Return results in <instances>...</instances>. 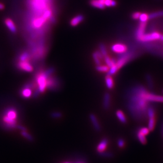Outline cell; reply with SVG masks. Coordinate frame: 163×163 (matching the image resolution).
<instances>
[{"mask_svg":"<svg viewBox=\"0 0 163 163\" xmlns=\"http://www.w3.org/2000/svg\"><path fill=\"white\" fill-rule=\"evenodd\" d=\"M146 88L141 85H137L129 90L127 95V107L129 112L134 119L142 121L147 117L149 101L144 97Z\"/></svg>","mask_w":163,"mask_h":163,"instance_id":"cell-1","label":"cell"},{"mask_svg":"<svg viewBox=\"0 0 163 163\" xmlns=\"http://www.w3.org/2000/svg\"><path fill=\"white\" fill-rule=\"evenodd\" d=\"M53 70L49 69L38 73L35 77V81L32 87L35 90V93H42L47 89H54L58 86V83L54 78L50 77Z\"/></svg>","mask_w":163,"mask_h":163,"instance_id":"cell-2","label":"cell"},{"mask_svg":"<svg viewBox=\"0 0 163 163\" xmlns=\"http://www.w3.org/2000/svg\"><path fill=\"white\" fill-rule=\"evenodd\" d=\"M135 54L134 51H127L126 53L121 54V56L117 60L114 66L110 68L109 70L107 72V75H112L117 72L119 69L130 61L134 58Z\"/></svg>","mask_w":163,"mask_h":163,"instance_id":"cell-3","label":"cell"},{"mask_svg":"<svg viewBox=\"0 0 163 163\" xmlns=\"http://www.w3.org/2000/svg\"><path fill=\"white\" fill-rule=\"evenodd\" d=\"M17 110L11 108L5 111L2 117L4 125L8 128L13 129L17 127Z\"/></svg>","mask_w":163,"mask_h":163,"instance_id":"cell-4","label":"cell"},{"mask_svg":"<svg viewBox=\"0 0 163 163\" xmlns=\"http://www.w3.org/2000/svg\"><path fill=\"white\" fill-rule=\"evenodd\" d=\"M162 34L158 31H153L148 33H145L138 40V41L142 43H147L150 42L160 40Z\"/></svg>","mask_w":163,"mask_h":163,"instance_id":"cell-5","label":"cell"},{"mask_svg":"<svg viewBox=\"0 0 163 163\" xmlns=\"http://www.w3.org/2000/svg\"><path fill=\"white\" fill-rule=\"evenodd\" d=\"M112 50L116 54H122L128 51V48L126 45L122 43H114L112 46Z\"/></svg>","mask_w":163,"mask_h":163,"instance_id":"cell-6","label":"cell"},{"mask_svg":"<svg viewBox=\"0 0 163 163\" xmlns=\"http://www.w3.org/2000/svg\"><path fill=\"white\" fill-rule=\"evenodd\" d=\"M144 97L149 102H163V97L149 93L146 90L144 93Z\"/></svg>","mask_w":163,"mask_h":163,"instance_id":"cell-7","label":"cell"},{"mask_svg":"<svg viewBox=\"0 0 163 163\" xmlns=\"http://www.w3.org/2000/svg\"><path fill=\"white\" fill-rule=\"evenodd\" d=\"M146 27L147 22H140L135 33V37L137 40H138L139 38H141L143 35L145 33Z\"/></svg>","mask_w":163,"mask_h":163,"instance_id":"cell-8","label":"cell"},{"mask_svg":"<svg viewBox=\"0 0 163 163\" xmlns=\"http://www.w3.org/2000/svg\"><path fill=\"white\" fill-rule=\"evenodd\" d=\"M17 67L20 70L27 72H31L33 70V67L28 61H20L17 63Z\"/></svg>","mask_w":163,"mask_h":163,"instance_id":"cell-9","label":"cell"},{"mask_svg":"<svg viewBox=\"0 0 163 163\" xmlns=\"http://www.w3.org/2000/svg\"><path fill=\"white\" fill-rule=\"evenodd\" d=\"M33 95V88L30 85H25L21 91V96L25 98L31 97Z\"/></svg>","mask_w":163,"mask_h":163,"instance_id":"cell-10","label":"cell"},{"mask_svg":"<svg viewBox=\"0 0 163 163\" xmlns=\"http://www.w3.org/2000/svg\"><path fill=\"white\" fill-rule=\"evenodd\" d=\"M93 58L96 66L101 64V61L104 59V57L102 54L100 53L99 50H96L93 52Z\"/></svg>","mask_w":163,"mask_h":163,"instance_id":"cell-11","label":"cell"},{"mask_svg":"<svg viewBox=\"0 0 163 163\" xmlns=\"http://www.w3.org/2000/svg\"><path fill=\"white\" fill-rule=\"evenodd\" d=\"M83 20H84V16L83 15H77L71 20L70 23L72 27H76L79 25L81 22H83Z\"/></svg>","mask_w":163,"mask_h":163,"instance_id":"cell-12","label":"cell"},{"mask_svg":"<svg viewBox=\"0 0 163 163\" xmlns=\"http://www.w3.org/2000/svg\"><path fill=\"white\" fill-rule=\"evenodd\" d=\"M108 144V140L107 138H104L98 145L97 151L98 153H102L105 151Z\"/></svg>","mask_w":163,"mask_h":163,"instance_id":"cell-13","label":"cell"},{"mask_svg":"<svg viewBox=\"0 0 163 163\" xmlns=\"http://www.w3.org/2000/svg\"><path fill=\"white\" fill-rule=\"evenodd\" d=\"M90 120L92 122L93 125V126L95 128V129L97 131H100L101 130V127H100V124L98 122L97 117H96L95 114H91L89 116Z\"/></svg>","mask_w":163,"mask_h":163,"instance_id":"cell-14","label":"cell"},{"mask_svg":"<svg viewBox=\"0 0 163 163\" xmlns=\"http://www.w3.org/2000/svg\"><path fill=\"white\" fill-rule=\"evenodd\" d=\"M110 105V96L109 93H106L104 96L103 107L104 109L108 110L109 108Z\"/></svg>","mask_w":163,"mask_h":163,"instance_id":"cell-15","label":"cell"},{"mask_svg":"<svg viewBox=\"0 0 163 163\" xmlns=\"http://www.w3.org/2000/svg\"><path fill=\"white\" fill-rule=\"evenodd\" d=\"M5 24L10 31L12 32L13 33H15V32L17 31V28H16L14 22H13L12 20L10 19L9 18H7V19H5Z\"/></svg>","mask_w":163,"mask_h":163,"instance_id":"cell-16","label":"cell"},{"mask_svg":"<svg viewBox=\"0 0 163 163\" xmlns=\"http://www.w3.org/2000/svg\"><path fill=\"white\" fill-rule=\"evenodd\" d=\"M90 5H91L93 7L99 9H105V6L102 4L100 2L99 0H90Z\"/></svg>","mask_w":163,"mask_h":163,"instance_id":"cell-17","label":"cell"},{"mask_svg":"<svg viewBox=\"0 0 163 163\" xmlns=\"http://www.w3.org/2000/svg\"><path fill=\"white\" fill-rule=\"evenodd\" d=\"M105 82H106V85L107 88L109 89H112L113 88L114 83L113 78L112 77V75H107L105 77Z\"/></svg>","mask_w":163,"mask_h":163,"instance_id":"cell-18","label":"cell"},{"mask_svg":"<svg viewBox=\"0 0 163 163\" xmlns=\"http://www.w3.org/2000/svg\"><path fill=\"white\" fill-rule=\"evenodd\" d=\"M104 59V61H105L106 65L108 67H109V68L114 66L116 62V60H115L114 58H112L109 55H107L106 56H105Z\"/></svg>","mask_w":163,"mask_h":163,"instance_id":"cell-19","label":"cell"},{"mask_svg":"<svg viewBox=\"0 0 163 163\" xmlns=\"http://www.w3.org/2000/svg\"><path fill=\"white\" fill-rule=\"evenodd\" d=\"M163 17V10H159L149 14V19L152 20L157 19L158 17Z\"/></svg>","mask_w":163,"mask_h":163,"instance_id":"cell-20","label":"cell"},{"mask_svg":"<svg viewBox=\"0 0 163 163\" xmlns=\"http://www.w3.org/2000/svg\"><path fill=\"white\" fill-rule=\"evenodd\" d=\"M116 116L118 117L120 122H122L123 124H126L127 122L126 118L124 114L121 110H117L116 112Z\"/></svg>","mask_w":163,"mask_h":163,"instance_id":"cell-21","label":"cell"},{"mask_svg":"<svg viewBox=\"0 0 163 163\" xmlns=\"http://www.w3.org/2000/svg\"><path fill=\"white\" fill-rule=\"evenodd\" d=\"M96 70L101 72H108V71L109 70V67H108L107 65H98L96 66Z\"/></svg>","mask_w":163,"mask_h":163,"instance_id":"cell-22","label":"cell"},{"mask_svg":"<svg viewBox=\"0 0 163 163\" xmlns=\"http://www.w3.org/2000/svg\"><path fill=\"white\" fill-rule=\"evenodd\" d=\"M149 127H148V128L150 131H153L154 129V128H155V122H156L155 117L149 118Z\"/></svg>","mask_w":163,"mask_h":163,"instance_id":"cell-23","label":"cell"},{"mask_svg":"<svg viewBox=\"0 0 163 163\" xmlns=\"http://www.w3.org/2000/svg\"><path fill=\"white\" fill-rule=\"evenodd\" d=\"M137 138L138 139L139 141L141 143V144H146L147 140H146V137L144 135L141 134V133H140L138 131H137Z\"/></svg>","mask_w":163,"mask_h":163,"instance_id":"cell-24","label":"cell"},{"mask_svg":"<svg viewBox=\"0 0 163 163\" xmlns=\"http://www.w3.org/2000/svg\"><path fill=\"white\" fill-rule=\"evenodd\" d=\"M99 51L100 52V53L102 54V56L104 57V58L105 56H106L107 55H108V51H107V48L105 46V44L104 43H100L99 45Z\"/></svg>","mask_w":163,"mask_h":163,"instance_id":"cell-25","label":"cell"},{"mask_svg":"<svg viewBox=\"0 0 163 163\" xmlns=\"http://www.w3.org/2000/svg\"><path fill=\"white\" fill-rule=\"evenodd\" d=\"M105 5L106 7H114L117 5V2L115 0H105Z\"/></svg>","mask_w":163,"mask_h":163,"instance_id":"cell-26","label":"cell"},{"mask_svg":"<svg viewBox=\"0 0 163 163\" xmlns=\"http://www.w3.org/2000/svg\"><path fill=\"white\" fill-rule=\"evenodd\" d=\"M146 79L147 85H148V87L151 89H153L154 87V83L151 76L150 75H147Z\"/></svg>","mask_w":163,"mask_h":163,"instance_id":"cell-27","label":"cell"},{"mask_svg":"<svg viewBox=\"0 0 163 163\" xmlns=\"http://www.w3.org/2000/svg\"><path fill=\"white\" fill-rule=\"evenodd\" d=\"M139 20L140 22H147L149 19V14L146 13H141Z\"/></svg>","mask_w":163,"mask_h":163,"instance_id":"cell-28","label":"cell"},{"mask_svg":"<svg viewBox=\"0 0 163 163\" xmlns=\"http://www.w3.org/2000/svg\"><path fill=\"white\" fill-rule=\"evenodd\" d=\"M29 54L27 52H25L22 54L20 57V61H29Z\"/></svg>","mask_w":163,"mask_h":163,"instance_id":"cell-29","label":"cell"},{"mask_svg":"<svg viewBox=\"0 0 163 163\" xmlns=\"http://www.w3.org/2000/svg\"><path fill=\"white\" fill-rule=\"evenodd\" d=\"M138 132L141 133V134H143L145 136H146L147 135H148L149 132V130L148 128H146V127H141L139 128L138 130Z\"/></svg>","mask_w":163,"mask_h":163,"instance_id":"cell-30","label":"cell"},{"mask_svg":"<svg viewBox=\"0 0 163 163\" xmlns=\"http://www.w3.org/2000/svg\"><path fill=\"white\" fill-rule=\"evenodd\" d=\"M141 12H139V11H136V12H135L133 13L132 14V19L135 20H139V17L141 15Z\"/></svg>","mask_w":163,"mask_h":163,"instance_id":"cell-31","label":"cell"},{"mask_svg":"<svg viewBox=\"0 0 163 163\" xmlns=\"http://www.w3.org/2000/svg\"><path fill=\"white\" fill-rule=\"evenodd\" d=\"M21 135H22L23 136L26 138L28 139V140L29 141H32V137L31 136L28 134L27 132H25V130H23L21 132Z\"/></svg>","mask_w":163,"mask_h":163,"instance_id":"cell-32","label":"cell"},{"mask_svg":"<svg viewBox=\"0 0 163 163\" xmlns=\"http://www.w3.org/2000/svg\"><path fill=\"white\" fill-rule=\"evenodd\" d=\"M125 141L124 139L122 138H120L118 140V145L119 146L120 148H122L125 146Z\"/></svg>","mask_w":163,"mask_h":163,"instance_id":"cell-33","label":"cell"},{"mask_svg":"<svg viewBox=\"0 0 163 163\" xmlns=\"http://www.w3.org/2000/svg\"><path fill=\"white\" fill-rule=\"evenodd\" d=\"M100 155L101 156H104L105 157H111L112 156V154L110 152H102V153H100Z\"/></svg>","mask_w":163,"mask_h":163,"instance_id":"cell-34","label":"cell"},{"mask_svg":"<svg viewBox=\"0 0 163 163\" xmlns=\"http://www.w3.org/2000/svg\"><path fill=\"white\" fill-rule=\"evenodd\" d=\"M4 5H3L2 4L0 3V10H3L4 9Z\"/></svg>","mask_w":163,"mask_h":163,"instance_id":"cell-35","label":"cell"},{"mask_svg":"<svg viewBox=\"0 0 163 163\" xmlns=\"http://www.w3.org/2000/svg\"><path fill=\"white\" fill-rule=\"evenodd\" d=\"M85 163L84 162H83V161H78V162H77L76 163Z\"/></svg>","mask_w":163,"mask_h":163,"instance_id":"cell-36","label":"cell"},{"mask_svg":"<svg viewBox=\"0 0 163 163\" xmlns=\"http://www.w3.org/2000/svg\"><path fill=\"white\" fill-rule=\"evenodd\" d=\"M69 163V162H65V163Z\"/></svg>","mask_w":163,"mask_h":163,"instance_id":"cell-37","label":"cell"},{"mask_svg":"<svg viewBox=\"0 0 163 163\" xmlns=\"http://www.w3.org/2000/svg\"></svg>","mask_w":163,"mask_h":163,"instance_id":"cell-38","label":"cell"}]
</instances>
